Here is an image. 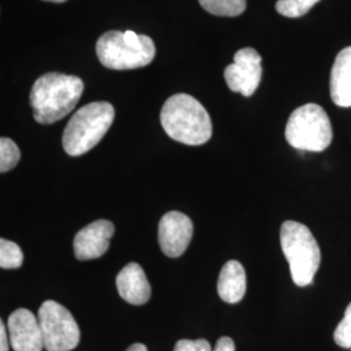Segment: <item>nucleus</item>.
Returning a JSON list of instances; mask_svg holds the SVG:
<instances>
[{
	"mask_svg": "<svg viewBox=\"0 0 351 351\" xmlns=\"http://www.w3.org/2000/svg\"><path fill=\"white\" fill-rule=\"evenodd\" d=\"M45 349L47 351H71L81 339L80 328L64 306L55 301H45L38 311Z\"/></svg>",
	"mask_w": 351,
	"mask_h": 351,
	"instance_id": "7",
	"label": "nucleus"
},
{
	"mask_svg": "<svg viewBox=\"0 0 351 351\" xmlns=\"http://www.w3.org/2000/svg\"><path fill=\"white\" fill-rule=\"evenodd\" d=\"M8 336L14 351H42L45 342L38 316L26 308L13 311L8 317Z\"/></svg>",
	"mask_w": 351,
	"mask_h": 351,
	"instance_id": "10",
	"label": "nucleus"
},
{
	"mask_svg": "<svg viewBox=\"0 0 351 351\" xmlns=\"http://www.w3.org/2000/svg\"><path fill=\"white\" fill-rule=\"evenodd\" d=\"M175 351H213L207 339H180Z\"/></svg>",
	"mask_w": 351,
	"mask_h": 351,
	"instance_id": "20",
	"label": "nucleus"
},
{
	"mask_svg": "<svg viewBox=\"0 0 351 351\" xmlns=\"http://www.w3.org/2000/svg\"><path fill=\"white\" fill-rule=\"evenodd\" d=\"M280 243L294 284L301 288L311 285L322 262L320 247L311 230L288 220L280 229Z\"/></svg>",
	"mask_w": 351,
	"mask_h": 351,
	"instance_id": "5",
	"label": "nucleus"
},
{
	"mask_svg": "<svg viewBox=\"0 0 351 351\" xmlns=\"http://www.w3.org/2000/svg\"><path fill=\"white\" fill-rule=\"evenodd\" d=\"M246 271L239 261H229L224 264L217 280L219 297L230 304L239 303L246 294Z\"/></svg>",
	"mask_w": 351,
	"mask_h": 351,
	"instance_id": "14",
	"label": "nucleus"
},
{
	"mask_svg": "<svg viewBox=\"0 0 351 351\" xmlns=\"http://www.w3.org/2000/svg\"><path fill=\"white\" fill-rule=\"evenodd\" d=\"M160 123L171 138L188 146L204 145L213 136V121L207 110L188 94H176L167 99Z\"/></svg>",
	"mask_w": 351,
	"mask_h": 351,
	"instance_id": "2",
	"label": "nucleus"
},
{
	"mask_svg": "<svg viewBox=\"0 0 351 351\" xmlns=\"http://www.w3.org/2000/svg\"><path fill=\"white\" fill-rule=\"evenodd\" d=\"M262 73V56L258 51L246 47L236 52L234 63L226 66L224 77L228 88L233 93L251 97L259 88Z\"/></svg>",
	"mask_w": 351,
	"mask_h": 351,
	"instance_id": "8",
	"label": "nucleus"
},
{
	"mask_svg": "<svg viewBox=\"0 0 351 351\" xmlns=\"http://www.w3.org/2000/svg\"><path fill=\"white\" fill-rule=\"evenodd\" d=\"M330 97L336 106L351 107V46L336 56L330 72Z\"/></svg>",
	"mask_w": 351,
	"mask_h": 351,
	"instance_id": "13",
	"label": "nucleus"
},
{
	"mask_svg": "<svg viewBox=\"0 0 351 351\" xmlns=\"http://www.w3.org/2000/svg\"><path fill=\"white\" fill-rule=\"evenodd\" d=\"M24 263L21 247L8 239H0V267L3 269H16Z\"/></svg>",
	"mask_w": 351,
	"mask_h": 351,
	"instance_id": "16",
	"label": "nucleus"
},
{
	"mask_svg": "<svg viewBox=\"0 0 351 351\" xmlns=\"http://www.w3.org/2000/svg\"><path fill=\"white\" fill-rule=\"evenodd\" d=\"M84 88L82 80L75 75L56 72L40 75L30 91V104L36 121L50 125L64 119L75 110Z\"/></svg>",
	"mask_w": 351,
	"mask_h": 351,
	"instance_id": "1",
	"label": "nucleus"
},
{
	"mask_svg": "<svg viewBox=\"0 0 351 351\" xmlns=\"http://www.w3.org/2000/svg\"><path fill=\"white\" fill-rule=\"evenodd\" d=\"M335 342L339 348L351 349V303L348 306L343 319L339 323L335 330Z\"/></svg>",
	"mask_w": 351,
	"mask_h": 351,
	"instance_id": "19",
	"label": "nucleus"
},
{
	"mask_svg": "<svg viewBox=\"0 0 351 351\" xmlns=\"http://www.w3.org/2000/svg\"><path fill=\"white\" fill-rule=\"evenodd\" d=\"M45 1H52V3H64L66 0H45Z\"/></svg>",
	"mask_w": 351,
	"mask_h": 351,
	"instance_id": "24",
	"label": "nucleus"
},
{
	"mask_svg": "<svg viewBox=\"0 0 351 351\" xmlns=\"http://www.w3.org/2000/svg\"><path fill=\"white\" fill-rule=\"evenodd\" d=\"M320 0H278L276 11L289 19H298L304 16Z\"/></svg>",
	"mask_w": 351,
	"mask_h": 351,
	"instance_id": "17",
	"label": "nucleus"
},
{
	"mask_svg": "<svg viewBox=\"0 0 351 351\" xmlns=\"http://www.w3.org/2000/svg\"><path fill=\"white\" fill-rule=\"evenodd\" d=\"M194 226L188 215L171 211L164 215L159 223V245L169 258L181 256L193 239Z\"/></svg>",
	"mask_w": 351,
	"mask_h": 351,
	"instance_id": "9",
	"label": "nucleus"
},
{
	"mask_svg": "<svg viewBox=\"0 0 351 351\" xmlns=\"http://www.w3.org/2000/svg\"><path fill=\"white\" fill-rule=\"evenodd\" d=\"M154 40L132 30L104 33L97 42V56L101 65L113 71L146 66L155 58Z\"/></svg>",
	"mask_w": 351,
	"mask_h": 351,
	"instance_id": "4",
	"label": "nucleus"
},
{
	"mask_svg": "<svg viewBox=\"0 0 351 351\" xmlns=\"http://www.w3.org/2000/svg\"><path fill=\"white\" fill-rule=\"evenodd\" d=\"M126 351H147V348L143 343H133L126 349Z\"/></svg>",
	"mask_w": 351,
	"mask_h": 351,
	"instance_id": "23",
	"label": "nucleus"
},
{
	"mask_svg": "<svg viewBox=\"0 0 351 351\" xmlns=\"http://www.w3.org/2000/svg\"><path fill=\"white\" fill-rule=\"evenodd\" d=\"M213 351H236L234 341L230 337H221L216 342Z\"/></svg>",
	"mask_w": 351,
	"mask_h": 351,
	"instance_id": "21",
	"label": "nucleus"
},
{
	"mask_svg": "<svg viewBox=\"0 0 351 351\" xmlns=\"http://www.w3.org/2000/svg\"><path fill=\"white\" fill-rule=\"evenodd\" d=\"M202 8L215 16L236 17L246 10V0H199Z\"/></svg>",
	"mask_w": 351,
	"mask_h": 351,
	"instance_id": "15",
	"label": "nucleus"
},
{
	"mask_svg": "<svg viewBox=\"0 0 351 351\" xmlns=\"http://www.w3.org/2000/svg\"><path fill=\"white\" fill-rule=\"evenodd\" d=\"M285 138L297 150L320 152L328 149L333 132L324 108L315 103L297 108L289 117Z\"/></svg>",
	"mask_w": 351,
	"mask_h": 351,
	"instance_id": "6",
	"label": "nucleus"
},
{
	"mask_svg": "<svg viewBox=\"0 0 351 351\" xmlns=\"http://www.w3.org/2000/svg\"><path fill=\"white\" fill-rule=\"evenodd\" d=\"M114 233V226L108 220H97L82 228L75 234L73 249L78 261H93L104 255Z\"/></svg>",
	"mask_w": 351,
	"mask_h": 351,
	"instance_id": "11",
	"label": "nucleus"
},
{
	"mask_svg": "<svg viewBox=\"0 0 351 351\" xmlns=\"http://www.w3.org/2000/svg\"><path fill=\"white\" fill-rule=\"evenodd\" d=\"M114 120V108L108 101H93L81 107L64 129V151L69 156H81L94 149Z\"/></svg>",
	"mask_w": 351,
	"mask_h": 351,
	"instance_id": "3",
	"label": "nucleus"
},
{
	"mask_svg": "<svg viewBox=\"0 0 351 351\" xmlns=\"http://www.w3.org/2000/svg\"><path fill=\"white\" fill-rule=\"evenodd\" d=\"M10 336L7 335L5 326L3 322H0V351H8L10 349Z\"/></svg>",
	"mask_w": 351,
	"mask_h": 351,
	"instance_id": "22",
	"label": "nucleus"
},
{
	"mask_svg": "<svg viewBox=\"0 0 351 351\" xmlns=\"http://www.w3.org/2000/svg\"><path fill=\"white\" fill-rule=\"evenodd\" d=\"M116 287L120 297L130 304L142 306L151 298L150 282L139 264H126L116 277Z\"/></svg>",
	"mask_w": 351,
	"mask_h": 351,
	"instance_id": "12",
	"label": "nucleus"
},
{
	"mask_svg": "<svg viewBox=\"0 0 351 351\" xmlns=\"http://www.w3.org/2000/svg\"><path fill=\"white\" fill-rule=\"evenodd\" d=\"M21 158L20 149L12 139L1 137L0 139V172L5 173L13 169Z\"/></svg>",
	"mask_w": 351,
	"mask_h": 351,
	"instance_id": "18",
	"label": "nucleus"
}]
</instances>
